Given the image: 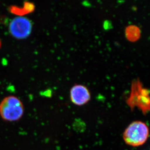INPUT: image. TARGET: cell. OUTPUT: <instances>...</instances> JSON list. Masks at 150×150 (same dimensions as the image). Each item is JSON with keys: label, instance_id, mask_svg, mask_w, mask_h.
<instances>
[{"label": "cell", "instance_id": "1", "mask_svg": "<svg viewBox=\"0 0 150 150\" xmlns=\"http://www.w3.org/2000/svg\"><path fill=\"white\" fill-rule=\"evenodd\" d=\"M149 137V129L146 123L140 120L132 122L125 129L122 138L126 144L137 147L144 144Z\"/></svg>", "mask_w": 150, "mask_h": 150}, {"label": "cell", "instance_id": "2", "mask_svg": "<svg viewBox=\"0 0 150 150\" xmlns=\"http://www.w3.org/2000/svg\"><path fill=\"white\" fill-rule=\"evenodd\" d=\"M24 113V106L18 98L14 96L6 97L0 103V116L4 120L15 122Z\"/></svg>", "mask_w": 150, "mask_h": 150}, {"label": "cell", "instance_id": "3", "mask_svg": "<svg viewBox=\"0 0 150 150\" xmlns=\"http://www.w3.org/2000/svg\"><path fill=\"white\" fill-rule=\"evenodd\" d=\"M32 23L29 19L23 17L13 18L9 26L12 36L18 40H23L30 35L32 31Z\"/></svg>", "mask_w": 150, "mask_h": 150}, {"label": "cell", "instance_id": "4", "mask_svg": "<svg viewBox=\"0 0 150 150\" xmlns=\"http://www.w3.org/2000/svg\"><path fill=\"white\" fill-rule=\"evenodd\" d=\"M70 99L74 105L82 106L91 100V92L84 85L75 84L70 90Z\"/></svg>", "mask_w": 150, "mask_h": 150}, {"label": "cell", "instance_id": "5", "mask_svg": "<svg viewBox=\"0 0 150 150\" xmlns=\"http://www.w3.org/2000/svg\"><path fill=\"white\" fill-rule=\"evenodd\" d=\"M142 86V83L139 78L134 80L132 82L130 94L126 100L127 105L132 111L136 108L137 98L139 94V89Z\"/></svg>", "mask_w": 150, "mask_h": 150}, {"label": "cell", "instance_id": "6", "mask_svg": "<svg viewBox=\"0 0 150 150\" xmlns=\"http://www.w3.org/2000/svg\"><path fill=\"white\" fill-rule=\"evenodd\" d=\"M125 35L128 41L135 42L140 39L142 31L137 26L131 24L127 26L125 29Z\"/></svg>", "mask_w": 150, "mask_h": 150}, {"label": "cell", "instance_id": "7", "mask_svg": "<svg viewBox=\"0 0 150 150\" xmlns=\"http://www.w3.org/2000/svg\"><path fill=\"white\" fill-rule=\"evenodd\" d=\"M1 40H0V48H1Z\"/></svg>", "mask_w": 150, "mask_h": 150}]
</instances>
